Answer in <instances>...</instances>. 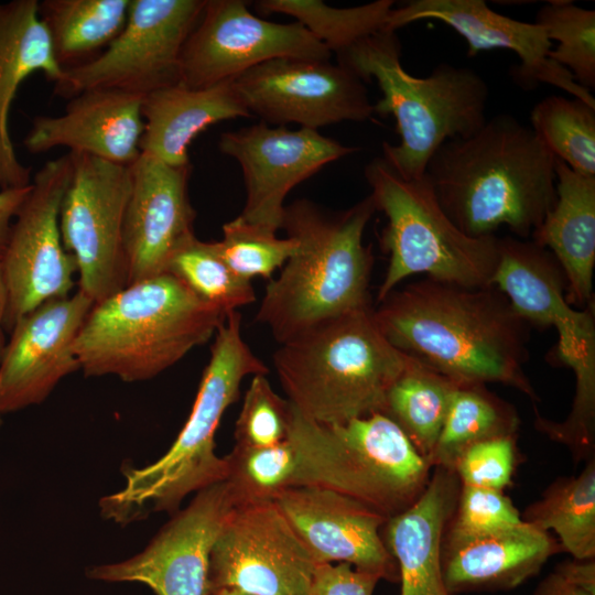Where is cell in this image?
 Masks as SVG:
<instances>
[{
	"mask_svg": "<svg viewBox=\"0 0 595 595\" xmlns=\"http://www.w3.org/2000/svg\"><path fill=\"white\" fill-rule=\"evenodd\" d=\"M378 303V328L405 355L457 383L500 382L539 399L523 369L530 326L493 284L424 278Z\"/></svg>",
	"mask_w": 595,
	"mask_h": 595,
	"instance_id": "1",
	"label": "cell"
},
{
	"mask_svg": "<svg viewBox=\"0 0 595 595\" xmlns=\"http://www.w3.org/2000/svg\"><path fill=\"white\" fill-rule=\"evenodd\" d=\"M554 162L530 126L499 113L473 134L441 144L424 175L465 235L491 236L506 226L529 239L556 201Z\"/></svg>",
	"mask_w": 595,
	"mask_h": 595,
	"instance_id": "2",
	"label": "cell"
},
{
	"mask_svg": "<svg viewBox=\"0 0 595 595\" xmlns=\"http://www.w3.org/2000/svg\"><path fill=\"white\" fill-rule=\"evenodd\" d=\"M370 194L336 213L309 199L285 206L281 229L296 248L271 279L256 320L282 344L324 321L371 307L374 263L364 231L376 212Z\"/></svg>",
	"mask_w": 595,
	"mask_h": 595,
	"instance_id": "3",
	"label": "cell"
},
{
	"mask_svg": "<svg viewBox=\"0 0 595 595\" xmlns=\"http://www.w3.org/2000/svg\"><path fill=\"white\" fill-rule=\"evenodd\" d=\"M338 64L364 83L375 79L382 97L374 112L396 120L398 144L382 143V159L403 178H421L441 144L466 138L487 120L489 88L474 69L448 63L426 77L401 64L397 31L383 30L336 54Z\"/></svg>",
	"mask_w": 595,
	"mask_h": 595,
	"instance_id": "4",
	"label": "cell"
},
{
	"mask_svg": "<svg viewBox=\"0 0 595 595\" xmlns=\"http://www.w3.org/2000/svg\"><path fill=\"white\" fill-rule=\"evenodd\" d=\"M240 327L239 312L229 313L215 334L192 411L174 443L154 463L123 469V487L99 501L105 519L128 524L154 512L174 513L190 494L225 480L227 462L215 453L216 431L238 400L242 380L269 371Z\"/></svg>",
	"mask_w": 595,
	"mask_h": 595,
	"instance_id": "5",
	"label": "cell"
},
{
	"mask_svg": "<svg viewBox=\"0 0 595 595\" xmlns=\"http://www.w3.org/2000/svg\"><path fill=\"white\" fill-rule=\"evenodd\" d=\"M226 316L165 272L94 303L74 353L86 377L144 381L205 344Z\"/></svg>",
	"mask_w": 595,
	"mask_h": 595,
	"instance_id": "6",
	"label": "cell"
},
{
	"mask_svg": "<svg viewBox=\"0 0 595 595\" xmlns=\"http://www.w3.org/2000/svg\"><path fill=\"white\" fill-rule=\"evenodd\" d=\"M372 306L324 321L273 354L289 402L321 424H342L380 412L410 356L378 328Z\"/></svg>",
	"mask_w": 595,
	"mask_h": 595,
	"instance_id": "7",
	"label": "cell"
},
{
	"mask_svg": "<svg viewBox=\"0 0 595 595\" xmlns=\"http://www.w3.org/2000/svg\"><path fill=\"white\" fill-rule=\"evenodd\" d=\"M288 439L298 453L301 486L342 493L388 519L421 496L433 469L401 429L380 412L326 425L291 404Z\"/></svg>",
	"mask_w": 595,
	"mask_h": 595,
	"instance_id": "8",
	"label": "cell"
},
{
	"mask_svg": "<svg viewBox=\"0 0 595 595\" xmlns=\"http://www.w3.org/2000/svg\"><path fill=\"white\" fill-rule=\"evenodd\" d=\"M364 174L376 209L387 217L380 245L389 262L378 302L415 274L464 286L491 284L499 237L462 232L441 208L425 175L403 178L382 156L368 162Z\"/></svg>",
	"mask_w": 595,
	"mask_h": 595,
	"instance_id": "9",
	"label": "cell"
},
{
	"mask_svg": "<svg viewBox=\"0 0 595 595\" xmlns=\"http://www.w3.org/2000/svg\"><path fill=\"white\" fill-rule=\"evenodd\" d=\"M206 0H130L127 22L97 57L64 71L53 94L71 99L96 88L142 97L181 83V55Z\"/></svg>",
	"mask_w": 595,
	"mask_h": 595,
	"instance_id": "10",
	"label": "cell"
},
{
	"mask_svg": "<svg viewBox=\"0 0 595 595\" xmlns=\"http://www.w3.org/2000/svg\"><path fill=\"white\" fill-rule=\"evenodd\" d=\"M72 175L60 209L65 249L77 266L78 290L97 303L128 284L122 229L130 166L68 152Z\"/></svg>",
	"mask_w": 595,
	"mask_h": 595,
	"instance_id": "11",
	"label": "cell"
},
{
	"mask_svg": "<svg viewBox=\"0 0 595 595\" xmlns=\"http://www.w3.org/2000/svg\"><path fill=\"white\" fill-rule=\"evenodd\" d=\"M71 175L68 153L45 162L13 219L1 258L8 288L7 333L41 304L68 296L75 285L77 266L60 230V209Z\"/></svg>",
	"mask_w": 595,
	"mask_h": 595,
	"instance_id": "12",
	"label": "cell"
},
{
	"mask_svg": "<svg viewBox=\"0 0 595 595\" xmlns=\"http://www.w3.org/2000/svg\"><path fill=\"white\" fill-rule=\"evenodd\" d=\"M331 56V51L296 21L263 20L242 0H206L182 51L181 83L206 87L277 58L325 62Z\"/></svg>",
	"mask_w": 595,
	"mask_h": 595,
	"instance_id": "13",
	"label": "cell"
},
{
	"mask_svg": "<svg viewBox=\"0 0 595 595\" xmlns=\"http://www.w3.org/2000/svg\"><path fill=\"white\" fill-rule=\"evenodd\" d=\"M315 567L274 501L238 505L213 547L209 591L310 595Z\"/></svg>",
	"mask_w": 595,
	"mask_h": 595,
	"instance_id": "14",
	"label": "cell"
},
{
	"mask_svg": "<svg viewBox=\"0 0 595 595\" xmlns=\"http://www.w3.org/2000/svg\"><path fill=\"white\" fill-rule=\"evenodd\" d=\"M236 506L226 480L197 493L158 532L143 551L121 562L90 566L89 578L136 582L155 595H208L213 547Z\"/></svg>",
	"mask_w": 595,
	"mask_h": 595,
	"instance_id": "15",
	"label": "cell"
},
{
	"mask_svg": "<svg viewBox=\"0 0 595 595\" xmlns=\"http://www.w3.org/2000/svg\"><path fill=\"white\" fill-rule=\"evenodd\" d=\"M234 84L251 116L266 123L317 130L375 113L364 82L329 61L277 58L246 71Z\"/></svg>",
	"mask_w": 595,
	"mask_h": 595,
	"instance_id": "16",
	"label": "cell"
},
{
	"mask_svg": "<svg viewBox=\"0 0 595 595\" xmlns=\"http://www.w3.org/2000/svg\"><path fill=\"white\" fill-rule=\"evenodd\" d=\"M218 147L242 171L246 202L240 216L275 232L282 226L285 197L294 186L359 150L317 130L271 128L263 121L221 133Z\"/></svg>",
	"mask_w": 595,
	"mask_h": 595,
	"instance_id": "17",
	"label": "cell"
},
{
	"mask_svg": "<svg viewBox=\"0 0 595 595\" xmlns=\"http://www.w3.org/2000/svg\"><path fill=\"white\" fill-rule=\"evenodd\" d=\"M94 302L77 290L21 317L0 358V413L41 404L79 370L74 342Z\"/></svg>",
	"mask_w": 595,
	"mask_h": 595,
	"instance_id": "18",
	"label": "cell"
},
{
	"mask_svg": "<svg viewBox=\"0 0 595 595\" xmlns=\"http://www.w3.org/2000/svg\"><path fill=\"white\" fill-rule=\"evenodd\" d=\"M273 501L316 565L345 562L399 582L397 562L381 534L388 518L376 509L320 486L292 487Z\"/></svg>",
	"mask_w": 595,
	"mask_h": 595,
	"instance_id": "19",
	"label": "cell"
},
{
	"mask_svg": "<svg viewBox=\"0 0 595 595\" xmlns=\"http://www.w3.org/2000/svg\"><path fill=\"white\" fill-rule=\"evenodd\" d=\"M130 171L122 229L128 284L167 272L175 253L196 237L188 195L192 164L172 166L141 153Z\"/></svg>",
	"mask_w": 595,
	"mask_h": 595,
	"instance_id": "20",
	"label": "cell"
},
{
	"mask_svg": "<svg viewBox=\"0 0 595 595\" xmlns=\"http://www.w3.org/2000/svg\"><path fill=\"white\" fill-rule=\"evenodd\" d=\"M426 19L441 21L458 33L467 43L468 56L488 50L512 51L520 61L513 77L524 88L548 84L595 107L592 93L549 57L552 42L536 22L502 15L484 0H412L391 9L387 30Z\"/></svg>",
	"mask_w": 595,
	"mask_h": 595,
	"instance_id": "21",
	"label": "cell"
},
{
	"mask_svg": "<svg viewBox=\"0 0 595 595\" xmlns=\"http://www.w3.org/2000/svg\"><path fill=\"white\" fill-rule=\"evenodd\" d=\"M143 97L116 89H88L72 97L60 116H36L23 145L31 153L55 148L130 166L141 154Z\"/></svg>",
	"mask_w": 595,
	"mask_h": 595,
	"instance_id": "22",
	"label": "cell"
},
{
	"mask_svg": "<svg viewBox=\"0 0 595 595\" xmlns=\"http://www.w3.org/2000/svg\"><path fill=\"white\" fill-rule=\"evenodd\" d=\"M561 551L550 532L523 520L515 527L478 536L445 529L441 567L451 595L510 591L536 576Z\"/></svg>",
	"mask_w": 595,
	"mask_h": 595,
	"instance_id": "23",
	"label": "cell"
},
{
	"mask_svg": "<svg viewBox=\"0 0 595 595\" xmlns=\"http://www.w3.org/2000/svg\"><path fill=\"white\" fill-rule=\"evenodd\" d=\"M491 284L529 326L556 328L558 344L595 335L594 303L584 309L569 305L561 264L550 250L531 239L498 238Z\"/></svg>",
	"mask_w": 595,
	"mask_h": 595,
	"instance_id": "24",
	"label": "cell"
},
{
	"mask_svg": "<svg viewBox=\"0 0 595 595\" xmlns=\"http://www.w3.org/2000/svg\"><path fill=\"white\" fill-rule=\"evenodd\" d=\"M459 487L454 472L433 467L421 496L386 521L381 534L398 565L400 595H451L442 574L441 544Z\"/></svg>",
	"mask_w": 595,
	"mask_h": 595,
	"instance_id": "25",
	"label": "cell"
},
{
	"mask_svg": "<svg viewBox=\"0 0 595 595\" xmlns=\"http://www.w3.org/2000/svg\"><path fill=\"white\" fill-rule=\"evenodd\" d=\"M36 72L53 84L64 74L40 19L39 1L0 2V191L23 188L32 183L31 169L17 158L9 132V113L19 87Z\"/></svg>",
	"mask_w": 595,
	"mask_h": 595,
	"instance_id": "26",
	"label": "cell"
},
{
	"mask_svg": "<svg viewBox=\"0 0 595 595\" xmlns=\"http://www.w3.org/2000/svg\"><path fill=\"white\" fill-rule=\"evenodd\" d=\"M140 152L172 166L191 164L188 147L210 126L251 117L234 79L193 88L177 83L143 97Z\"/></svg>",
	"mask_w": 595,
	"mask_h": 595,
	"instance_id": "27",
	"label": "cell"
},
{
	"mask_svg": "<svg viewBox=\"0 0 595 595\" xmlns=\"http://www.w3.org/2000/svg\"><path fill=\"white\" fill-rule=\"evenodd\" d=\"M554 171L556 201L530 239L561 264L569 305L584 309L594 303L595 176L577 173L556 158Z\"/></svg>",
	"mask_w": 595,
	"mask_h": 595,
	"instance_id": "28",
	"label": "cell"
},
{
	"mask_svg": "<svg viewBox=\"0 0 595 595\" xmlns=\"http://www.w3.org/2000/svg\"><path fill=\"white\" fill-rule=\"evenodd\" d=\"M130 0H43L39 15L57 64L69 69L97 57L122 31Z\"/></svg>",
	"mask_w": 595,
	"mask_h": 595,
	"instance_id": "29",
	"label": "cell"
},
{
	"mask_svg": "<svg viewBox=\"0 0 595 595\" xmlns=\"http://www.w3.org/2000/svg\"><path fill=\"white\" fill-rule=\"evenodd\" d=\"M457 385L410 357L386 393L380 413L401 429L429 463Z\"/></svg>",
	"mask_w": 595,
	"mask_h": 595,
	"instance_id": "30",
	"label": "cell"
},
{
	"mask_svg": "<svg viewBox=\"0 0 595 595\" xmlns=\"http://www.w3.org/2000/svg\"><path fill=\"white\" fill-rule=\"evenodd\" d=\"M519 425L520 419L512 404L489 391L484 383H458L430 464L453 472L455 462L466 448L486 440L516 435Z\"/></svg>",
	"mask_w": 595,
	"mask_h": 595,
	"instance_id": "31",
	"label": "cell"
},
{
	"mask_svg": "<svg viewBox=\"0 0 595 595\" xmlns=\"http://www.w3.org/2000/svg\"><path fill=\"white\" fill-rule=\"evenodd\" d=\"M521 518L543 531L553 530L562 550L573 559H594L595 458L578 475L555 479Z\"/></svg>",
	"mask_w": 595,
	"mask_h": 595,
	"instance_id": "32",
	"label": "cell"
},
{
	"mask_svg": "<svg viewBox=\"0 0 595 595\" xmlns=\"http://www.w3.org/2000/svg\"><path fill=\"white\" fill-rule=\"evenodd\" d=\"M394 1L334 8L320 0H261L256 2L261 13H283L293 17L323 43L331 53H340L354 43L387 30Z\"/></svg>",
	"mask_w": 595,
	"mask_h": 595,
	"instance_id": "33",
	"label": "cell"
},
{
	"mask_svg": "<svg viewBox=\"0 0 595 595\" xmlns=\"http://www.w3.org/2000/svg\"><path fill=\"white\" fill-rule=\"evenodd\" d=\"M530 127L543 145L573 171L595 176V107L551 95L534 105Z\"/></svg>",
	"mask_w": 595,
	"mask_h": 595,
	"instance_id": "34",
	"label": "cell"
},
{
	"mask_svg": "<svg viewBox=\"0 0 595 595\" xmlns=\"http://www.w3.org/2000/svg\"><path fill=\"white\" fill-rule=\"evenodd\" d=\"M236 506L273 501L282 491L301 486L298 453L289 439L267 447L235 444L225 456Z\"/></svg>",
	"mask_w": 595,
	"mask_h": 595,
	"instance_id": "35",
	"label": "cell"
},
{
	"mask_svg": "<svg viewBox=\"0 0 595 595\" xmlns=\"http://www.w3.org/2000/svg\"><path fill=\"white\" fill-rule=\"evenodd\" d=\"M167 272L182 281L199 301L225 315L256 301L251 282L229 269L215 241L195 237L175 253Z\"/></svg>",
	"mask_w": 595,
	"mask_h": 595,
	"instance_id": "36",
	"label": "cell"
},
{
	"mask_svg": "<svg viewBox=\"0 0 595 595\" xmlns=\"http://www.w3.org/2000/svg\"><path fill=\"white\" fill-rule=\"evenodd\" d=\"M547 37L558 42L549 57L588 91L595 88V11L572 1H549L536 14Z\"/></svg>",
	"mask_w": 595,
	"mask_h": 595,
	"instance_id": "37",
	"label": "cell"
},
{
	"mask_svg": "<svg viewBox=\"0 0 595 595\" xmlns=\"http://www.w3.org/2000/svg\"><path fill=\"white\" fill-rule=\"evenodd\" d=\"M215 245L229 269L250 282L257 277L273 279L296 248L293 238H280L275 231L251 224L240 215L223 225V238Z\"/></svg>",
	"mask_w": 595,
	"mask_h": 595,
	"instance_id": "38",
	"label": "cell"
},
{
	"mask_svg": "<svg viewBox=\"0 0 595 595\" xmlns=\"http://www.w3.org/2000/svg\"><path fill=\"white\" fill-rule=\"evenodd\" d=\"M291 403L271 387L266 375L252 376L235 424L237 445L267 447L288 439Z\"/></svg>",
	"mask_w": 595,
	"mask_h": 595,
	"instance_id": "39",
	"label": "cell"
},
{
	"mask_svg": "<svg viewBox=\"0 0 595 595\" xmlns=\"http://www.w3.org/2000/svg\"><path fill=\"white\" fill-rule=\"evenodd\" d=\"M521 522V515L504 491L461 484L446 530L478 536L508 529Z\"/></svg>",
	"mask_w": 595,
	"mask_h": 595,
	"instance_id": "40",
	"label": "cell"
},
{
	"mask_svg": "<svg viewBox=\"0 0 595 595\" xmlns=\"http://www.w3.org/2000/svg\"><path fill=\"white\" fill-rule=\"evenodd\" d=\"M516 457V435L490 439L466 448L453 472L462 485L504 491L512 484Z\"/></svg>",
	"mask_w": 595,
	"mask_h": 595,
	"instance_id": "41",
	"label": "cell"
},
{
	"mask_svg": "<svg viewBox=\"0 0 595 595\" xmlns=\"http://www.w3.org/2000/svg\"><path fill=\"white\" fill-rule=\"evenodd\" d=\"M381 578L349 563H326L315 567L310 595H372Z\"/></svg>",
	"mask_w": 595,
	"mask_h": 595,
	"instance_id": "42",
	"label": "cell"
},
{
	"mask_svg": "<svg viewBox=\"0 0 595 595\" xmlns=\"http://www.w3.org/2000/svg\"><path fill=\"white\" fill-rule=\"evenodd\" d=\"M30 188L31 185L23 188L0 191V259L7 247L13 219Z\"/></svg>",
	"mask_w": 595,
	"mask_h": 595,
	"instance_id": "43",
	"label": "cell"
},
{
	"mask_svg": "<svg viewBox=\"0 0 595 595\" xmlns=\"http://www.w3.org/2000/svg\"><path fill=\"white\" fill-rule=\"evenodd\" d=\"M559 575L573 585L595 595V561L565 560L554 569Z\"/></svg>",
	"mask_w": 595,
	"mask_h": 595,
	"instance_id": "44",
	"label": "cell"
},
{
	"mask_svg": "<svg viewBox=\"0 0 595 595\" xmlns=\"http://www.w3.org/2000/svg\"><path fill=\"white\" fill-rule=\"evenodd\" d=\"M532 595H593L564 580L556 572L550 573L536 587Z\"/></svg>",
	"mask_w": 595,
	"mask_h": 595,
	"instance_id": "45",
	"label": "cell"
},
{
	"mask_svg": "<svg viewBox=\"0 0 595 595\" xmlns=\"http://www.w3.org/2000/svg\"><path fill=\"white\" fill-rule=\"evenodd\" d=\"M7 306H8V288L6 284L1 259H0V358L4 348V317L7 313Z\"/></svg>",
	"mask_w": 595,
	"mask_h": 595,
	"instance_id": "46",
	"label": "cell"
},
{
	"mask_svg": "<svg viewBox=\"0 0 595 595\" xmlns=\"http://www.w3.org/2000/svg\"><path fill=\"white\" fill-rule=\"evenodd\" d=\"M208 595H249L247 593L232 589V588H216L210 589Z\"/></svg>",
	"mask_w": 595,
	"mask_h": 595,
	"instance_id": "47",
	"label": "cell"
},
{
	"mask_svg": "<svg viewBox=\"0 0 595 595\" xmlns=\"http://www.w3.org/2000/svg\"><path fill=\"white\" fill-rule=\"evenodd\" d=\"M1 416H2V414L0 413V426H1V424H2V420H1Z\"/></svg>",
	"mask_w": 595,
	"mask_h": 595,
	"instance_id": "48",
	"label": "cell"
}]
</instances>
